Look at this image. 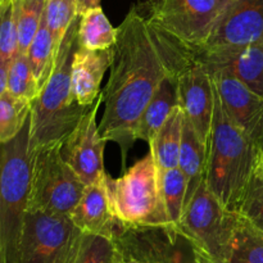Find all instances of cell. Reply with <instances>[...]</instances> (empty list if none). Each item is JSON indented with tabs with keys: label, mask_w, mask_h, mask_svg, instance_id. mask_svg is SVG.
<instances>
[{
	"label": "cell",
	"mask_w": 263,
	"mask_h": 263,
	"mask_svg": "<svg viewBox=\"0 0 263 263\" xmlns=\"http://www.w3.org/2000/svg\"><path fill=\"white\" fill-rule=\"evenodd\" d=\"M122 263H149V262L141 261V259H138V258H133V257H123Z\"/></svg>",
	"instance_id": "obj_34"
},
{
	"label": "cell",
	"mask_w": 263,
	"mask_h": 263,
	"mask_svg": "<svg viewBox=\"0 0 263 263\" xmlns=\"http://www.w3.org/2000/svg\"><path fill=\"white\" fill-rule=\"evenodd\" d=\"M68 217L82 233L105 236L113 240L125 228L116 218L110 207L107 176L85 186L81 198Z\"/></svg>",
	"instance_id": "obj_16"
},
{
	"label": "cell",
	"mask_w": 263,
	"mask_h": 263,
	"mask_svg": "<svg viewBox=\"0 0 263 263\" xmlns=\"http://www.w3.org/2000/svg\"><path fill=\"white\" fill-rule=\"evenodd\" d=\"M30 118L0 149V263H15L18 241L28 208L31 180Z\"/></svg>",
	"instance_id": "obj_4"
},
{
	"label": "cell",
	"mask_w": 263,
	"mask_h": 263,
	"mask_svg": "<svg viewBox=\"0 0 263 263\" xmlns=\"http://www.w3.org/2000/svg\"><path fill=\"white\" fill-rule=\"evenodd\" d=\"M62 145L31 152V180L27 211L69 216L86 185L62 154Z\"/></svg>",
	"instance_id": "obj_7"
},
{
	"label": "cell",
	"mask_w": 263,
	"mask_h": 263,
	"mask_svg": "<svg viewBox=\"0 0 263 263\" xmlns=\"http://www.w3.org/2000/svg\"><path fill=\"white\" fill-rule=\"evenodd\" d=\"M179 104V84L177 73H168L159 84L158 89L146 104L136 128L135 139L151 143L170 113Z\"/></svg>",
	"instance_id": "obj_18"
},
{
	"label": "cell",
	"mask_w": 263,
	"mask_h": 263,
	"mask_svg": "<svg viewBox=\"0 0 263 263\" xmlns=\"http://www.w3.org/2000/svg\"><path fill=\"white\" fill-rule=\"evenodd\" d=\"M102 103L99 95L62 145L63 158L85 185L107 176L104 170V146L107 140L102 136L97 123V113Z\"/></svg>",
	"instance_id": "obj_11"
},
{
	"label": "cell",
	"mask_w": 263,
	"mask_h": 263,
	"mask_svg": "<svg viewBox=\"0 0 263 263\" xmlns=\"http://www.w3.org/2000/svg\"><path fill=\"white\" fill-rule=\"evenodd\" d=\"M225 263H263V231L241 216Z\"/></svg>",
	"instance_id": "obj_24"
},
{
	"label": "cell",
	"mask_w": 263,
	"mask_h": 263,
	"mask_svg": "<svg viewBox=\"0 0 263 263\" xmlns=\"http://www.w3.org/2000/svg\"><path fill=\"white\" fill-rule=\"evenodd\" d=\"M168 73L175 72L162 55L145 17L133 8L117 27L109 79L100 94L104 113L99 131L105 140L121 146L123 159L136 140L146 104Z\"/></svg>",
	"instance_id": "obj_1"
},
{
	"label": "cell",
	"mask_w": 263,
	"mask_h": 263,
	"mask_svg": "<svg viewBox=\"0 0 263 263\" xmlns=\"http://www.w3.org/2000/svg\"><path fill=\"white\" fill-rule=\"evenodd\" d=\"M240 215L228 210L205 181L185 207L179 226L213 261L226 262Z\"/></svg>",
	"instance_id": "obj_9"
},
{
	"label": "cell",
	"mask_w": 263,
	"mask_h": 263,
	"mask_svg": "<svg viewBox=\"0 0 263 263\" xmlns=\"http://www.w3.org/2000/svg\"><path fill=\"white\" fill-rule=\"evenodd\" d=\"M184 121V110L177 105L149 143L151 153L159 171L175 168L179 164Z\"/></svg>",
	"instance_id": "obj_20"
},
{
	"label": "cell",
	"mask_w": 263,
	"mask_h": 263,
	"mask_svg": "<svg viewBox=\"0 0 263 263\" xmlns=\"http://www.w3.org/2000/svg\"><path fill=\"white\" fill-rule=\"evenodd\" d=\"M8 91L14 97L22 98L31 103L37 98L40 92V86L26 54L17 53L10 62Z\"/></svg>",
	"instance_id": "obj_27"
},
{
	"label": "cell",
	"mask_w": 263,
	"mask_h": 263,
	"mask_svg": "<svg viewBox=\"0 0 263 263\" xmlns=\"http://www.w3.org/2000/svg\"><path fill=\"white\" fill-rule=\"evenodd\" d=\"M187 63L200 64L208 73L231 74L256 94L263 97V44L222 50H187L181 48Z\"/></svg>",
	"instance_id": "obj_13"
},
{
	"label": "cell",
	"mask_w": 263,
	"mask_h": 263,
	"mask_svg": "<svg viewBox=\"0 0 263 263\" xmlns=\"http://www.w3.org/2000/svg\"><path fill=\"white\" fill-rule=\"evenodd\" d=\"M31 102L9 91L0 95V145L13 140L30 118Z\"/></svg>",
	"instance_id": "obj_25"
},
{
	"label": "cell",
	"mask_w": 263,
	"mask_h": 263,
	"mask_svg": "<svg viewBox=\"0 0 263 263\" xmlns=\"http://www.w3.org/2000/svg\"><path fill=\"white\" fill-rule=\"evenodd\" d=\"M207 162V145L200 140L197 131L194 130L189 121L185 118L182 128L181 146L179 154V167L186 179V199L185 207L192 199L203 181L205 174Z\"/></svg>",
	"instance_id": "obj_19"
},
{
	"label": "cell",
	"mask_w": 263,
	"mask_h": 263,
	"mask_svg": "<svg viewBox=\"0 0 263 263\" xmlns=\"http://www.w3.org/2000/svg\"><path fill=\"white\" fill-rule=\"evenodd\" d=\"M257 141L231 121L215 86V110L207 144L204 181L228 210L238 212L259 157Z\"/></svg>",
	"instance_id": "obj_3"
},
{
	"label": "cell",
	"mask_w": 263,
	"mask_h": 263,
	"mask_svg": "<svg viewBox=\"0 0 263 263\" xmlns=\"http://www.w3.org/2000/svg\"><path fill=\"white\" fill-rule=\"evenodd\" d=\"M79 23L77 15L59 45L50 77L31 103L30 153L43 146L63 144L92 105L80 104L72 91L71 68L79 48Z\"/></svg>",
	"instance_id": "obj_2"
},
{
	"label": "cell",
	"mask_w": 263,
	"mask_h": 263,
	"mask_svg": "<svg viewBox=\"0 0 263 263\" xmlns=\"http://www.w3.org/2000/svg\"><path fill=\"white\" fill-rule=\"evenodd\" d=\"M82 236L68 216L27 211L15 263H74Z\"/></svg>",
	"instance_id": "obj_8"
},
{
	"label": "cell",
	"mask_w": 263,
	"mask_h": 263,
	"mask_svg": "<svg viewBox=\"0 0 263 263\" xmlns=\"http://www.w3.org/2000/svg\"><path fill=\"white\" fill-rule=\"evenodd\" d=\"M107 189L113 213L126 228L171 223L162 202L158 168L151 152L118 179L107 175Z\"/></svg>",
	"instance_id": "obj_5"
},
{
	"label": "cell",
	"mask_w": 263,
	"mask_h": 263,
	"mask_svg": "<svg viewBox=\"0 0 263 263\" xmlns=\"http://www.w3.org/2000/svg\"><path fill=\"white\" fill-rule=\"evenodd\" d=\"M123 257L149 263H208V257L179 225L123 228L116 238Z\"/></svg>",
	"instance_id": "obj_10"
},
{
	"label": "cell",
	"mask_w": 263,
	"mask_h": 263,
	"mask_svg": "<svg viewBox=\"0 0 263 263\" xmlns=\"http://www.w3.org/2000/svg\"><path fill=\"white\" fill-rule=\"evenodd\" d=\"M238 213L244 220L263 231V166L259 162H257L256 168L244 190Z\"/></svg>",
	"instance_id": "obj_29"
},
{
	"label": "cell",
	"mask_w": 263,
	"mask_h": 263,
	"mask_svg": "<svg viewBox=\"0 0 263 263\" xmlns=\"http://www.w3.org/2000/svg\"><path fill=\"white\" fill-rule=\"evenodd\" d=\"M9 62L0 61V95L8 91V74H9Z\"/></svg>",
	"instance_id": "obj_32"
},
{
	"label": "cell",
	"mask_w": 263,
	"mask_h": 263,
	"mask_svg": "<svg viewBox=\"0 0 263 263\" xmlns=\"http://www.w3.org/2000/svg\"><path fill=\"white\" fill-rule=\"evenodd\" d=\"M0 2H2V0H0Z\"/></svg>",
	"instance_id": "obj_38"
},
{
	"label": "cell",
	"mask_w": 263,
	"mask_h": 263,
	"mask_svg": "<svg viewBox=\"0 0 263 263\" xmlns=\"http://www.w3.org/2000/svg\"><path fill=\"white\" fill-rule=\"evenodd\" d=\"M77 3V13L79 15L84 14L85 12L94 8L100 7V0H76Z\"/></svg>",
	"instance_id": "obj_33"
},
{
	"label": "cell",
	"mask_w": 263,
	"mask_h": 263,
	"mask_svg": "<svg viewBox=\"0 0 263 263\" xmlns=\"http://www.w3.org/2000/svg\"><path fill=\"white\" fill-rule=\"evenodd\" d=\"M77 15L76 0H46L44 17L58 49Z\"/></svg>",
	"instance_id": "obj_30"
},
{
	"label": "cell",
	"mask_w": 263,
	"mask_h": 263,
	"mask_svg": "<svg viewBox=\"0 0 263 263\" xmlns=\"http://www.w3.org/2000/svg\"><path fill=\"white\" fill-rule=\"evenodd\" d=\"M258 162L263 166V141L261 143V146H259V157H258Z\"/></svg>",
	"instance_id": "obj_35"
},
{
	"label": "cell",
	"mask_w": 263,
	"mask_h": 263,
	"mask_svg": "<svg viewBox=\"0 0 263 263\" xmlns=\"http://www.w3.org/2000/svg\"><path fill=\"white\" fill-rule=\"evenodd\" d=\"M123 256L116 240L84 233L74 263H122Z\"/></svg>",
	"instance_id": "obj_28"
},
{
	"label": "cell",
	"mask_w": 263,
	"mask_h": 263,
	"mask_svg": "<svg viewBox=\"0 0 263 263\" xmlns=\"http://www.w3.org/2000/svg\"><path fill=\"white\" fill-rule=\"evenodd\" d=\"M0 149H2V145H0Z\"/></svg>",
	"instance_id": "obj_37"
},
{
	"label": "cell",
	"mask_w": 263,
	"mask_h": 263,
	"mask_svg": "<svg viewBox=\"0 0 263 263\" xmlns=\"http://www.w3.org/2000/svg\"><path fill=\"white\" fill-rule=\"evenodd\" d=\"M113 62V48L89 50L77 48L71 68L72 91L77 102L90 107L99 98L100 84Z\"/></svg>",
	"instance_id": "obj_17"
},
{
	"label": "cell",
	"mask_w": 263,
	"mask_h": 263,
	"mask_svg": "<svg viewBox=\"0 0 263 263\" xmlns=\"http://www.w3.org/2000/svg\"><path fill=\"white\" fill-rule=\"evenodd\" d=\"M159 192L164 211L170 222L179 225L185 210L186 199V179L179 167L170 170H158Z\"/></svg>",
	"instance_id": "obj_23"
},
{
	"label": "cell",
	"mask_w": 263,
	"mask_h": 263,
	"mask_svg": "<svg viewBox=\"0 0 263 263\" xmlns=\"http://www.w3.org/2000/svg\"><path fill=\"white\" fill-rule=\"evenodd\" d=\"M18 53V33L13 0L0 2V61L12 62Z\"/></svg>",
	"instance_id": "obj_31"
},
{
	"label": "cell",
	"mask_w": 263,
	"mask_h": 263,
	"mask_svg": "<svg viewBox=\"0 0 263 263\" xmlns=\"http://www.w3.org/2000/svg\"><path fill=\"white\" fill-rule=\"evenodd\" d=\"M208 263H225V262H218V261H213L212 258H210V261H208Z\"/></svg>",
	"instance_id": "obj_36"
},
{
	"label": "cell",
	"mask_w": 263,
	"mask_h": 263,
	"mask_svg": "<svg viewBox=\"0 0 263 263\" xmlns=\"http://www.w3.org/2000/svg\"><path fill=\"white\" fill-rule=\"evenodd\" d=\"M231 0H148L143 15L152 30L187 50L203 48Z\"/></svg>",
	"instance_id": "obj_6"
},
{
	"label": "cell",
	"mask_w": 263,
	"mask_h": 263,
	"mask_svg": "<svg viewBox=\"0 0 263 263\" xmlns=\"http://www.w3.org/2000/svg\"><path fill=\"white\" fill-rule=\"evenodd\" d=\"M226 113L258 144L263 141V97L225 72L211 73Z\"/></svg>",
	"instance_id": "obj_15"
},
{
	"label": "cell",
	"mask_w": 263,
	"mask_h": 263,
	"mask_svg": "<svg viewBox=\"0 0 263 263\" xmlns=\"http://www.w3.org/2000/svg\"><path fill=\"white\" fill-rule=\"evenodd\" d=\"M179 104L185 118L207 145L215 110V84L200 64L189 63L177 72Z\"/></svg>",
	"instance_id": "obj_14"
},
{
	"label": "cell",
	"mask_w": 263,
	"mask_h": 263,
	"mask_svg": "<svg viewBox=\"0 0 263 263\" xmlns=\"http://www.w3.org/2000/svg\"><path fill=\"white\" fill-rule=\"evenodd\" d=\"M13 4L18 33V53L26 54L40 27L46 0H13Z\"/></svg>",
	"instance_id": "obj_26"
},
{
	"label": "cell",
	"mask_w": 263,
	"mask_h": 263,
	"mask_svg": "<svg viewBox=\"0 0 263 263\" xmlns=\"http://www.w3.org/2000/svg\"><path fill=\"white\" fill-rule=\"evenodd\" d=\"M57 53H58V48L55 46L53 36H51L50 31L46 26L45 17L43 14L40 27H39L37 32H36L33 40L31 41L27 53H26L33 74L39 82L40 90L43 89V86L46 84L51 72H53Z\"/></svg>",
	"instance_id": "obj_22"
},
{
	"label": "cell",
	"mask_w": 263,
	"mask_h": 263,
	"mask_svg": "<svg viewBox=\"0 0 263 263\" xmlns=\"http://www.w3.org/2000/svg\"><path fill=\"white\" fill-rule=\"evenodd\" d=\"M79 46L89 50L113 48L117 40V28L113 27L100 7L80 15Z\"/></svg>",
	"instance_id": "obj_21"
},
{
	"label": "cell",
	"mask_w": 263,
	"mask_h": 263,
	"mask_svg": "<svg viewBox=\"0 0 263 263\" xmlns=\"http://www.w3.org/2000/svg\"><path fill=\"white\" fill-rule=\"evenodd\" d=\"M263 44V0H231L200 49L222 50Z\"/></svg>",
	"instance_id": "obj_12"
}]
</instances>
